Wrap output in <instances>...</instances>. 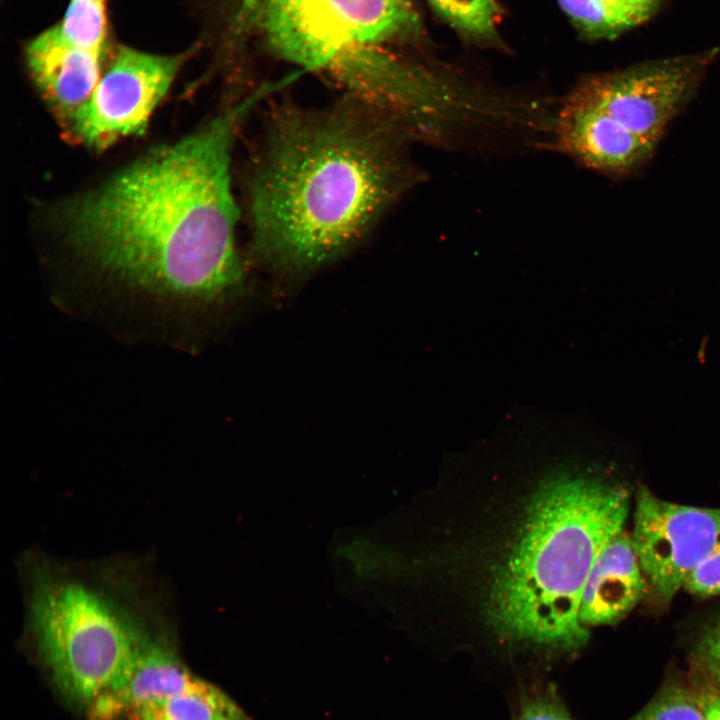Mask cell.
<instances>
[{
  "mask_svg": "<svg viewBox=\"0 0 720 720\" xmlns=\"http://www.w3.org/2000/svg\"><path fill=\"white\" fill-rule=\"evenodd\" d=\"M27 624L37 655L67 704L86 712L127 670L153 609L134 582L34 559Z\"/></svg>",
  "mask_w": 720,
  "mask_h": 720,
  "instance_id": "cell-4",
  "label": "cell"
},
{
  "mask_svg": "<svg viewBox=\"0 0 720 720\" xmlns=\"http://www.w3.org/2000/svg\"><path fill=\"white\" fill-rule=\"evenodd\" d=\"M645 577L631 538L622 531L602 549L584 585L579 620L588 626L623 619L641 600Z\"/></svg>",
  "mask_w": 720,
  "mask_h": 720,
  "instance_id": "cell-11",
  "label": "cell"
},
{
  "mask_svg": "<svg viewBox=\"0 0 720 720\" xmlns=\"http://www.w3.org/2000/svg\"><path fill=\"white\" fill-rule=\"evenodd\" d=\"M459 31L488 38L495 34L499 8L495 0H428Z\"/></svg>",
  "mask_w": 720,
  "mask_h": 720,
  "instance_id": "cell-15",
  "label": "cell"
},
{
  "mask_svg": "<svg viewBox=\"0 0 720 720\" xmlns=\"http://www.w3.org/2000/svg\"><path fill=\"white\" fill-rule=\"evenodd\" d=\"M490 590V620L511 640L571 651L588 640L582 591L602 549L624 528L628 492L589 477L551 480L534 495Z\"/></svg>",
  "mask_w": 720,
  "mask_h": 720,
  "instance_id": "cell-3",
  "label": "cell"
},
{
  "mask_svg": "<svg viewBox=\"0 0 720 720\" xmlns=\"http://www.w3.org/2000/svg\"><path fill=\"white\" fill-rule=\"evenodd\" d=\"M515 720H572L551 687L537 689L524 696Z\"/></svg>",
  "mask_w": 720,
  "mask_h": 720,
  "instance_id": "cell-17",
  "label": "cell"
},
{
  "mask_svg": "<svg viewBox=\"0 0 720 720\" xmlns=\"http://www.w3.org/2000/svg\"><path fill=\"white\" fill-rule=\"evenodd\" d=\"M719 56L720 45L586 76L554 108L546 144L609 178L639 173Z\"/></svg>",
  "mask_w": 720,
  "mask_h": 720,
  "instance_id": "cell-5",
  "label": "cell"
},
{
  "mask_svg": "<svg viewBox=\"0 0 720 720\" xmlns=\"http://www.w3.org/2000/svg\"><path fill=\"white\" fill-rule=\"evenodd\" d=\"M697 652L705 667L720 682V619L702 634Z\"/></svg>",
  "mask_w": 720,
  "mask_h": 720,
  "instance_id": "cell-19",
  "label": "cell"
},
{
  "mask_svg": "<svg viewBox=\"0 0 720 720\" xmlns=\"http://www.w3.org/2000/svg\"><path fill=\"white\" fill-rule=\"evenodd\" d=\"M409 141L348 96L321 109L277 107L248 184L254 257L303 274L349 251L416 183Z\"/></svg>",
  "mask_w": 720,
  "mask_h": 720,
  "instance_id": "cell-2",
  "label": "cell"
},
{
  "mask_svg": "<svg viewBox=\"0 0 720 720\" xmlns=\"http://www.w3.org/2000/svg\"><path fill=\"white\" fill-rule=\"evenodd\" d=\"M581 33L590 39H614L636 27L610 0H558Z\"/></svg>",
  "mask_w": 720,
  "mask_h": 720,
  "instance_id": "cell-14",
  "label": "cell"
},
{
  "mask_svg": "<svg viewBox=\"0 0 720 720\" xmlns=\"http://www.w3.org/2000/svg\"><path fill=\"white\" fill-rule=\"evenodd\" d=\"M620 7L639 26L649 20L664 0H610Z\"/></svg>",
  "mask_w": 720,
  "mask_h": 720,
  "instance_id": "cell-20",
  "label": "cell"
},
{
  "mask_svg": "<svg viewBox=\"0 0 720 720\" xmlns=\"http://www.w3.org/2000/svg\"><path fill=\"white\" fill-rule=\"evenodd\" d=\"M630 538L644 576L667 603L720 547V509L672 503L641 487Z\"/></svg>",
  "mask_w": 720,
  "mask_h": 720,
  "instance_id": "cell-8",
  "label": "cell"
},
{
  "mask_svg": "<svg viewBox=\"0 0 720 720\" xmlns=\"http://www.w3.org/2000/svg\"><path fill=\"white\" fill-rule=\"evenodd\" d=\"M234 25L273 57L366 99L399 70L395 47L418 32L411 0H238Z\"/></svg>",
  "mask_w": 720,
  "mask_h": 720,
  "instance_id": "cell-6",
  "label": "cell"
},
{
  "mask_svg": "<svg viewBox=\"0 0 720 720\" xmlns=\"http://www.w3.org/2000/svg\"><path fill=\"white\" fill-rule=\"evenodd\" d=\"M127 720H251L222 689L196 675L181 688L146 704Z\"/></svg>",
  "mask_w": 720,
  "mask_h": 720,
  "instance_id": "cell-12",
  "label": "cell"
},
{
  "mask_svg": "<svg viewBox=\"0 0 720 720\" xmlns=\"http://www.w3.org/2000/svg\"><path fill=\"white\" fill-rule=\"evenodd\" d=\"M56 26L63 37L74 45L107 55V0H69Z\"/></svg>",
  "mask_w": 720,
  "mask_h": 720,
  "instance_id": "cell-13",
  "label": "cell"
},
{
  "mask_svg": "<svg viewBox=\"0 0 720 720\" xmlns=\"http://www.w3.org/2000/svg\"><path fill=\"white\" fill-rule=\"evenodd\" d=\"M105 56L69 42L56 24L32 39L25 49L32 79L66 120L91 96L101 78Z\"/></svg>",
  "mask_w": 720,
  "mask_h": 720,
  "instance_id": "cell-10",
  "label": "cell"
},
{
  "mask_svg": "<svg viewBox=\"0 0 720 720\" xmlns=\"http://www.w3.org/2000/svg\"><path fill=\"white\" fill-rule=\"evenodd\" d=\"M702 708L707 720H720V696L708 698Z\"/></svg>",
  "mask_w": 720,
  "mask_h": 720,
  "instance_id": "cell-21",
  "label": "cell"
},
{
  "mask_svg": "<svg viewBox=\"0 0 720 720\" xmlns=\"http://www.w3.org/2000/svg\"><path fill=\"white\" fill-rule=\"evenodd\" d=\"M154 608L134 659L88 707V720H127L146 704L181 688L194 675L179 654L169 623Z\"/></svg>",
  "mask_w": 720,
  "mask_h": 720,
  "instance_id": "cell-9",
  "label": "cell"
},
{
  "mask_svg": "<svg viewBox=\"0 0 720 720\" xmlns=\"http://www.w3.org/2000/svg\"><path fill=\"white\" fill-rule=\"evenodd\" d=\"M269 93L258 88L75 201L65 217L71 246L101 270L177 304L230 297L244 278L235 239L233 140Z\"/></svg>",
  "mask_w": 720,
  "mask_h": 720,
  "instance_id": "cell-1",
  "label": "cell"
},
{
  "mask_svg": "<svg viewBox=\"0 0 720 720\" xmlns=\"http://www.w3.org/2000/svg\"><path fill=\"white\" fill-rule=\"evenodd\" d=\"M187 57L120 47L89 99L67 120L81 143L104 149L143 133Z\"/></svg>",
  "mask_w": 720,
  "mask_h": 720,
  "instance_id": "cell-7",
  "label": "cell"
},
{
  "mask_svg": "<svg viewBox=\"0 0 720 720\" xmlns=\"http://www.w3.org/2000/svg\"><path fill=\"white\" fill-rule=\"evenodd\" d=\"M630 720H707L702 706L686 692L667 689Z\"/></svg>",
  "mask_w": 720,
  "mask_h": 720,
  "instance_id": "cell-16",
  "label": "cell"
},
{
  "mask_svg": "<svg viewBox=\"0 0 720 720\" xmlns=\"http://www.w3.org/2000/svg\"><path fill=\"white\" fill-rule=\"evenodd\" d=\"M684 588L701 597L720 595V547L691 574Z\"/></svg>",
  "mask_w": 720,
  "mask_h": 720,
  "instance_id": "cell-18",
  "label": "cell"
}]
</instances>
